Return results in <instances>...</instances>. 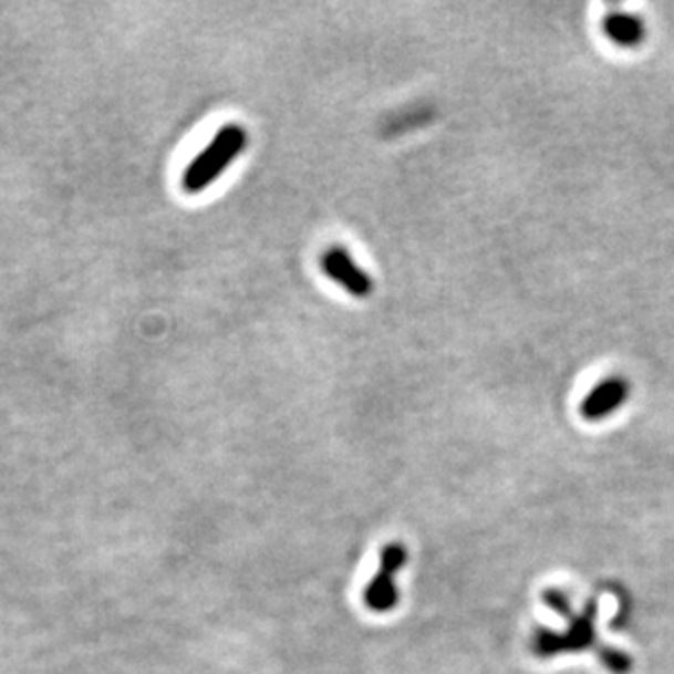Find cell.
<instances>
[{
    "mask_svg": "<svg viewBox=\"0 0 674 674\" xmlns=\"http://www.w3.org/2000/svg\"><path fill=\"white\" fill-rule=\"evenodd\" d=\"M249 134L242 125H227L224 127L212 143L201 151L184 170L182 175V188L188 195H199L208 186H212L225 168L231 166V162L247 149Z\"/></svg>",
    "mask_w": 674,
    "mask_h": 674,
    "instance_id": "2",
    "label": "cell"
},
{
    "mask_svg": "<svg viewBox=\"0 0 674 674\" xmlns=\"http://www.w3.org/2000/svg\"><path fill=\"white\" fill-rule=\"evenodd\" d=\"M321 271L336 282L343 291H348L356 300H365L374 293L372 276L356 265L352 253L343 247H332L321 256Z\"/></svg>",
    "mask_w": 674,
    "mask_h": 674,
    "instance_id": "4",
    "label": "cell"
},
{
    "mask_svg": "<svg viewBox=\"0 0 674 674\" xmlns=\"http://www.w3.org/2000/svg\"><path fill=\"white\" fill-rule=\"evenodd\" d=\"M408 552L404 543L391 541L380 550V566L375 570L372 583L365 588L363 600L374 613H388L400 602V592L395 577L406 566Z\"/></svg>",
    "mask_w": 674,
    "mask_h": 674,
    "instance_id": "3",
    "label": "cell"
},
{
    "mask_svg": "<svg viewBox=\"0 0 674 674\" xmlns=\"http://www.w3.org/2000/svg\"><path fill=\"white\" fill-rule=\"evenodd\" d=\"M602 31L611 42H615L618 46H626V49L640 46L646 38L644 22L637 15L620 13V11H611L604 15Z\"/></svg>",
    "mask_w": 674,
    "mask_h": 674,
    "instance_id": "6",
    "label": "cell"
},
{
    "mask_svg": "<svg viewBox=\"0 0 674 674\" xmlns=\"http://www.w3.org/2000/svg\"><path fill=\"white\" fill-rule=\"evenodd\" d=\"M543 600L559 611L568 620L566 633H552L546 629H539L532 637V653L537 657H554L561 653H581L588 649H597L600 662L606 671L613 674H626L631 671V657L626 653L613 651L609 646H602L597 635V600L588 602V606L581 613H574L570 609V600L561 590H546Z\"/></svg>",
    "mask_w": 674,
    "mask_h": 674,
    "instance_id": "1",
    "label": "cell"
},
{
    "mask_svg": "<svg viewBox=\"0 0 674 674\" xmlns=\"http://www.w3.org/2000/svg\"><path fill=\"white\" fill-rule=\"evenodd\" d=\"M629 382L620 375H611V377H604L602 382H599V386H594L583 404H581V415L588 419V422H600L604 419L606 415L615 413L629 397Z\"/></svg>",
    "mask_w": 674,
    "mask_h": 674,
    "instance_id": "5",
    "label": "cell"
}]
</instances>
